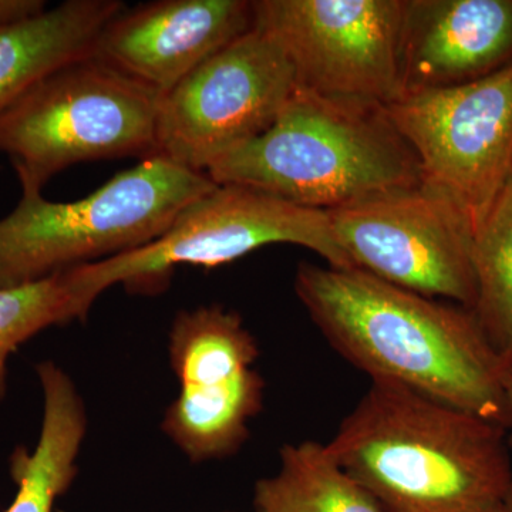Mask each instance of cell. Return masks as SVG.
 <instances>
[{
  "instance_id": "cell-5",
  "label": "cell",
  "mask_w": 512,
  "mask_h": 512,
  "mask_svg": "<svg viewBox=\"0 0 512 512\" xmlns=\"http://www.w3.org/2000/svg\"><path fill=\"white\" fill-rule=\"evenodd\" d=\"M161 97L96 57L74 60L0 113V153L42 190L74 164L156 156Z\"/></svg>"
},
{
  "instance_id": "cell-6",
  "label": "cell",
  "mask_w": 512,
  "mask_h": 512,
  "mask_svg": "<svg viewBox=\"0 0 512 512\" xmlns=\"http://www.w3.org/2000/svg\"><path fill=\"white\" fill-rule=\"evenodd\" d=\"M274 244L299 245L333 268L356 269L333 234L328 212L252 188L217 184L185 207L150 244L66 272L80 301L90 309L111 286L157 293L168 285L177 266L217 268Z\"/></svg>"
},
{
  "instance_id": "cell-17",
  "label": "cell",
  "mask_w": 512,
  "mask_h": 512,
  "mask_svg": "<svg viewBox=\"0 0 512 512\" xmlns=\"http://www.w3.org/2000/svg\"><path fill=\"white\" fill-rule=\"evenodd\" d=\"M168 355L180 386H185L220 382L252 369L259 350L237 312L210 305L175 316Z\"/></svg>"
},
{
  "instance_id": "cell-4",
  "label": "cell",
  "mask_w": 512,
  "mask_h": 512,
  "mask_svg": "<svg viewBox=\"0 0 512 512\" xmlns=\"http://www.w3.org/2000/svg\"><path fill=\"white\" fill-rule=\"evenodd\" d=\"M20 187L15 210L0 220V288L144 247L217 184L156 154L82 200L53 202L28 181H20Z\"/></svg>"
},
{
  "instance_id": "cell-10",
  "label": "cell",
  "mask_w": 512,
  "mask_h": 512,
  "mask_svg": "<svg viewBox=\"0 0 512 512\" xmlns=\"http://www.w3.org/2000/svg\"><path fill=\"white\" fill-rule=\"evenodd\" d=\"M326 212L357 269L427 298L476 305L473 227L443 195L420 184Z\"/></svg>"
},
{
  "instance_id": "cell-11",
  "label": "cell",
  "mask_w": 512,
  "mask_h": 512,
  "mask_svg": "<svg viewBox=\"0 0 512 512\" xmlns=\"http://www.w3.org/2000/svg\"><path fill=\"white\" fill-rule=\"evenodd\" d=\"M252 28L248 0H160L121 10L93 57L164 96Z\"/></svg>"
},
{
  "instance_id": "cell-12",
  "label": "cell",
  "mask_w": 512,
  "mask_h": 512,
  "mask_svg": "<svg viewBox=\"0 0 512 512\" xmlns=\"http://www.w3.org/2000/svg\"><path fill=\"white\" fill-rule=\"evenodd\" d=\"M512 63V0H404L402 96L484 79Z\"/></svg>"
},
{
  "instance_id": "cell-22",
  "label": "cell",
  "mask_w": 512,
  "mask_h": 512,
  "mask_svg": "<svg viewBox=\"0 0 512 512\" xmlns=\"http://www.w3.org/2000/svg\"><path fill=\"white\" fill-rule=\"evenodd\" d=\"M501 512H512V485L510 494H508L507 500H505L504 507Z\"/></svg>"
},
{
  "instance_id": "cell-13",
  "label": "cell",
  "mask_w": 512,
  "mask_h": 512,
  "mask_svg": "<svg viewBox=\"0 0 512 512\" xmlns=\"http://www.w3.org/2000/svg\"><path fill=\"white\" fill-rule=\"evenodd\" d=\"M124 8L117 0H69L0 26V113L53 70L93 56L101 30Z\"/></svg>"
},
{
  "instance_id": "cell-19",
  "label": "cell",
  "mask_w": 512,
  "mask_h": 512,
  "mask_svg": "<svg viewBox=\"0 0 512 512\" xmlns=\"http://www.w3.org/2000/svg\"><path fill=\"white\" fill-rule=\"evenodd\" d=\"M89 309L80 301L67 272L30 284L0 288V402L8 389V360L26 340L50 326L82 319Z\"/></svg>"
},
{
  "instance_id": "cell-18",
  "label": "cell",
  "mask_w": 512,
  "mask_h": 512,
  "mask_svg": "<svg viewBox=\"0 0 512 512\" xmlns=\"http://www.w3.org/2000/svg\"><path fill=\"white\" fill-rule=\"evenodd\" d=\"M477 299L471 309L485 339L512 370V178L473 232Z\"/></svg>"
},
{
  "instance_id": "cell-3",
  "label": "cell",
  "mask_w": 512,
  "mask_h": 512,
  "mask_svg": "<svg viewBox=\"0 0 512 512\" xmlns=\"http://www.w3.org/2000/svg\"><path fill=\"white\" fill-rule=\"evenodd\" d=\"M207 175L320 211L421 184L419 160L383 106L301 89L268 131Z\"/></svg>"
},
{
  "instance_id": "cell-9",
  "label": "cell",
  "mask_w": 512,
  "mask_h": 512,
  "mask_svg": "<svg viewBox=\"0 0 512 512\" xmlns=\"http://www.w3.org/2000/svg\"><path fill=\"white\" fill-rule=\"evenodd\" d=\"M254 28L284 50L296 89L389 106L402 96L404 0H255Z\"/></svg>"
},
{
  "instance_id": "cell-7",
  "label": "cell",
  "mask_w": 512,
  "mask_h": 512,
  "mask_svg": "<svg viewBox=\"0 0 512 512\" xmlns=\"http://www.w3.org/2000/svg\"><path fill=\"white\" fill-rule=\"evenodd\" d=\"M384 110L419 160L421 185L456 205L474 232L512 178V63Z\"/></svg>"
},
{
  "instance_id": "cell-8",
  "label": "cell",
  "mask_w": 512,
  "mask_h": 512,
  "mask_svg": "<svg viewBox=\"0 0 512 512\" xmlns=\"http://www.w3.org/2000/svg\"><path fill=\"white\" fill-rule=\"evenodd\" d=\"M295 90L284 50L252 28L161 97L156 154L207 174L268 131Z\"/></svg>"
},
{
  "instance_id": "cell-20",
  "label": "cell",
  "mask_w": 512,
  "mask_h": 512,
  "mask_svg": "<svg viewBox=\"0 0 512 512\" xmlns=\"http://www.w3.org/2000/svg\"><path fill=\"white\" fill-rule=\"evenodd\" d=\"M49 9L43 0H0V26L35 19Z\"/></svg>"
},
{
  "instance_id": "cell-15",
  "label": "cell",
  "mask_w": 512,
  "mask_h": 512,
  "mask_svg": "<svg viewBox=\"0 0 512 512\" xmlns=\"http://www.w3.org/2000/svg\"><path fill=\"white\" fill-rule=\"evenodd\" d=\"M163 420L164 433L192 463L237 453L248 423L264 406L265 383L252 367L208 386H180Z\"/></svg>"
},
{
  "instance_id": "cell-14",
  "label": "cell",
  "mask_w": 512,
  "mask_h": 512,
  "mask_svg": "<svg viewBox=\"0 0 512 512\" xmlns=\"http://www.w3.org/2000/svg\"><path fill=\"white\" fill-rule=\"evenodd\" d=\"M36 372L43 392L42 429L32 453L19 448L10 458L18 493L5 512H53L79 473L76 461L87 431L82 397L56 363H39Z\"/></svg>"
},
{
  "instance_id": "cell-21",
  "label": "cell",
  "mask_w": 512,
  "mask_h": 512,
  "mask_svg": "<svg viewBox=\"0 0 512 512\" xmlns=\"http://www.w3.org/2000/svg\"><path fill=\"white\" fill-rule=\"evenodd\" d=\"M505 384H507V394H508V400H510V409H511V416H512V373L510 376L507 377V382H505ZM508 431H510V434H508V443H510V447H512V424H511V429Z\"/></svg>"
},
{
  "instance_id": "cell-1",
  "label": "cell",
  "mask_w": 512,
  "mask_h": 512,
  "mask_svg": "<svg viewBox=\"0 0 512 512\" xmlns=\"http://www.w3.org/2000/svg\"><path fill=\"white\" fill-rule=\"evenodd\" d=\"M295 293L316 328L372 382L406 387L510 430L507 377L473 311L367 274L303 262Z\"/></svg>"
},
{
  "instance_id": "cell-16",
  "label": "cell",
  "mask_w": 512,
  "mask_h": 512,
  "mask_svg": "<svg viewBox=\"0 0 512 512\" xmlns=\"http://www.w3.org/2000/svg\"><path fill=\"white\" fill-rule=\"evenodd\" d=\"M255 512H387L346 473L326 444L305 440L279 451L275 476L255 484Z\"/></svg>"
},
{
  "instance_id": "cell-2",
  "label": "cell",
  "mask_w": 512,
  "mask_h": 512,
  "mask_svg": "<svg viewBox=\"0 0 512 512\" xmlns=\"http://www.w3.org/2000/svg\"><path fill=\"white\" fill-rule=\"evenodd\" d=\"M329 453L387 512H501L508 430L387 382H372Z\"/></svg>"
}]
</instances>
